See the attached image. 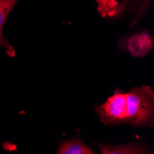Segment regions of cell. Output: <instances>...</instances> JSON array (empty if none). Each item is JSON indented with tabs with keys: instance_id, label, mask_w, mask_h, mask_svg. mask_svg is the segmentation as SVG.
Instances as JSON below:
<instances>
[{
	"instance_id": "5",
	"label": "cell",
	"mask_w": 154,
	"mask_h": 154,
	"mask_svg": "<svg viewBox=\"0 0 154 154\" xmlns=\"http://www.w3.org/2000/svg\"><path fill=\"white\" fill-rule=\"evenodd\" d=\"M100 150L103 154H139L148 153L147 149L139 144L131 143L124 145H100Z\"/></svg>"
},
{
	"instance_id": "6",
	"label": "cell",
	"mask_w": 154,
	"mask_h": 154,
	"mask_svg": "<svg viewBox=\"0 0 154 154\" xmlns=\"http://www.w3.org/2000/svg\"><path fill=\"white\" fill-rule=\"evenodd\" d=\"M97 2V10L103 18L115 17L122 12L124 6L120 5L117 0H95Z\"/></svg>"
},
{
	"instance_id": "1",
	"label": "cell",
	"mask_w": 154,
	"mask_h": 154,
	"mask_svg": "<svg viewBox=\"0 0 154 154\" xmlns=\"http://www.w3.org/2000/svg\"><path fill=\"white\" fill-rule=\"evenodd\" d=\"M95 112L106 125L152 127L154 92L149 86L136 87L128 92L116 91L104 103L96 106Z\"/></svg>"
},
{
	"instance_id": "3",
	"label": "cell",
	"mask_w": 154,
	"mask_h": 154,
	"mask_svg": "<svg viewBox=\"0 0 154 154\" xmlns=\"http://www.w3.org/2000/svg\"><path fill=\"white\" fill-rule=\"evenodd\" d=\"M18 1L19 0H0V46L10 57H15L16 51L10 45L8 40L3 36V28L10 11Z\"/></svg>"
},
{
	"instance_id": "4",
	"label": "cell",
	"mask_w": 154,
	"mask_h": 154,
	"mask_svg": "<svg viewBox=\"0 0 154 154\" xmlns=\"http://www.w3.org/2000/svg\"><path fill=\"white\" fill-rule=\"evenodd\" d=\"M57 153L58 154H94L80 138H73L70 140L64 141L60 144Z\"/></svg>"
},
{
	"instance_id": "2",
	"label": "cell",
	"mask_w": 154,
	"mask_h": 154,
	"mask_svg": "<svg viewBox=\"0 0 154 154\" xmlns=\"http://www.w3.org/2000/svg\"><path fill=\"white\" fill-rule=\"evenodd\" d=\"M153 44L152 36L147 32H142L128 40L127 49L134 57H143L151 51Z\"/></svg>"
}]
</instances>
